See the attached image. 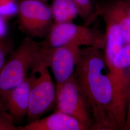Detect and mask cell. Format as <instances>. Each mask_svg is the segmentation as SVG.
<instances>
[{
    "instance_id": "obj_1",
    "label": "cell",
    "mask_w": 130,
    "mask_h": 130,
    "mask_svg": "<svg viewBox=\"0 0 130 130\" xmlns=\"http://www.w3.org/2000/svg\"><path fill=\"white\" fill-rule=\"evenodd\" d=\"M100 50L92 47L81 48L74 74L92 113V130H117L109 70Z\"/></svg>"
},
{
    "instance_id": "obj_2",
    "label": "cell",
    "mask_w": 130,
    "mask_h": 130,
    "mask_svg": "<svg viewBox=\"0 0 130 130\" xmlns=\"http://www.w3.org/2000/svg\"><path fill=\"white\" fill-rule=\"evenodd\" d=\"M41 45L26 38L0 70V96L22 84L40 56Z\"/></svg>"
},
{
    "instance_id": "obj_3",
    "label": "cell",
    "mask_w": 130,
    "mask_h": 130,
    "mask_svg": "<svg viewBox=\"0 0 130 130\" xmlns=\"http://www.w3.org/2000/svg\"><path fill=\"white\" fill-rule=\"evenodd\" d=\"M28 77L30 80L28 120L29 122L40 119L55 105L56 87L48 68L41 60L40 54L33 65Z\"/></svg>"
},
{
    "instance_id": "obj_4",
    "label": "cell",
    "mask_w": 130,
    "mask_h": 130,
    "mask_svg": "<svg viewBox=\"0 0 130 130\" xmlns=\"http://www.w3.org/2000/svg\"><path fill=\"white\" fill-rule=\"evenodd\" d=\"M113 90V109L118 129H124L130 85V43L117 54L109 68Z\"/></svg>"
},
{
    "instance_id": "obj_5",
    "label": "cell",
    "mask_w": 130,
    "mask_h": 130,
    "mask_svg": "<svg viewBox=\"0 0 130 130\" xmlns=\"http://www.w3.org/2000/svg\"><path fill=\"white\" fill-rule=\"evenodd\" d=\"M106 34L96 27L79 25L73 22L55 23L42 45L43 47L55 48L67 44L104 49Z\"/></svg>"
},
{
    "instance_id": "obj_6",
    "label": "cell",
    "mask_w": 130,
    "mask_h": 130,
    "mask_svg": "<svg viewBox=\"0 0 130 130\" xmlns=\"http://www.w3.org/2000/svg\"><path fill=\"white\" fill-rule=\"evenodd\" d=\"M56 87V111L72 117L88 130H92L93 124L92 113L74 74L64 83Z\"/></svg>"
},
{
    "instance_id": "obj_7",
    "label": "cell",
    "mask_w": 130,
    "mask_h": 130,
    "mask_svg": "<svg viewBox=\"0 0 130 130\" xmlns=\"http://www.w3.org/2000/svg\"><path fill=\"white\" fill-rule=\"evenodd\" d=\"M22 30L33 37H46L53 26L50 7L41 0H22L18 5Z\"/></svg>"
},
{
    "instance_id": "obj_8",
    "label": "cell",
    "mask_w": 130,
    "mask_h": 130,
    "mask_svg": "<svg viewBox=\"0 0 130 130\" xmlns=\"http://www.w3.org/2000/svg\"><path fill=\"white\" fill-rule=\"evenodd\" d=\"M80 47L72 44L55 48L41 46L40 58L52 70L56 85L64 83L74 74Z\"/></svg>"
},
{
    "instance_id": "obj_9",
    "label": "cell",
    "mask_w": 130,
    "mask_h": 130,
    "mask_svg": "<svg viewBox=\"0 0 130 130\" xmlns=\"http://www.w3.org/2000/svg\"><path fill=\"white\" fill-rule=\"evenodd\" d=\"M30 87V80L28 77L19 86L1 95L14 121H20L27 115Z\"/></svg>"
},
{
    "instance_id": "obj_10",
    "label": "cell",
    "mask_w": 130,
    "mask_h": 130,
    "mask_svg": "<svg viewBox=\"0 0 130 130\" xmlns=\"http://www.w3.org/2000/svg\"><path fill=\"white\" fill-rule=\"evenodd\" d=\"M98 15L103 17L106 25L105 57L108 69L111 67L117 54L126 44L121 28L116 20L110 14L97 9Z\"/></svg>"
},
{
    "instance_id": "obj_11",
    "label": "cell",
    "mask_w": 130,
    "mask_h": 130,
    "mask_svg": "<svg viewBox=\"0 0 130 130\" xmlns=\"http://www.w3.org/2000/svg\"><path fill=\"white\" fill-rule=\"evenodd\" d=\"M74 118L61 112L56 111L49 116L30 122L20 130H87Z\"/></svg>"
},
{
    "instance_id": "obj_12",
    "label": "cell",
    "mask_w": 130,
    "mask_h": 130,
    "mask_svg": "<svg viewBox=\"0 0 130 130\" xmlns=\"http://www.w3.org/2000/svg\"><path fill=\"white\" fill-rule=\"evenodd\" d=\"M96 9L106 12L116 20L123 33L126 44L130 43V17L126 11L124 0L102 6L98 5Z\"/></svg>"
},
{
    "instance_id": "obj_13",
    "label": "cell",
    "mask_w": 130,
    "mask_h": 130,
    "mask_svg": "<svg viewBox=\"0 0 130 130\" xmlns=\"http://www.w3.org/2000/svg\"><path fill=\"white\" fill-rule=\"evenodd\" d=\"M50 9L55 23L72 22L79 15L73 0H53Z\"/></svg>"
},
{
    "instance_id": "obj_14",
    "label": "cell",
    "mask_w": 130,
    "mask_h": 130,
    "mask_svg": "<svg viewBox=\"0 0 130 130\" xmlns=\"http://www.w3.org/2000/svg\"><path fill=\"white\" fill-rule=\"evenodd\" d=\"M78 10L79 15L83 19L85 25L93 22L97 14L96 7H95L93 0H73Z\"/></svg>"
},
{
    "instance_id": "obj_15",
    "label": "cell",
    "mask_w": 130,
    "mask_h": 130,
    "mask_svg": "<svg viewBox=\"0 0 130 130\" xmlns=\"http://www.w3.org/2000/svg\"><path fill=\"white\" fill-rule=\"evenodd\" d=\"M18 5L15 0H0V15L6 18L18 12Z\"/></svg>"
},
{
    "instance_id": "obj_16",
    "label": "cell",
    "mask_w": 130,
    "mask_h": 130,
    "mask_svg": "<svg viewBox=\"0 0 130 130\" xmlns=\"http://www.w3.org/2000/svg\"><path fill=\"white\" fill-rule=\"evenodd\" d=\"M0 130H20L14 125V120L9 113L0 109Z\"/></svg>"
},
{
    "instance_id": "obj_17",
    "label": "cell",
    "mask_w": 130,
    "mask_h": 130,
    "mask_svg": "<svg viewBox=\"0 0 130 130\" xmlns=\"http://www.w3.org/2000/svg\"><path fill=\"white\" fill-rule=\"evenodd\" d=\"M3 39L4 38H0V70L6 62V57L9 48L7 43Z\"/></svg>"
},
{
    "instance_id": "obj_18",
    "label": "cell",
    "mask_w": 130,
    "mask_h": 130,
    "mask_svg": "<svg viewBox=\"0 0 130 130\" xmlns=\"http://www.w3.org/2000/svg\"><path fill=\"white\" fill-rule=\"evenodd\" d=\"M129 126H130V85L129 90V93H128L127 111V116H126L125 128H126V129H127V128Z\"/></svg>"
},
{
    "instance_id": "obj_19",
    "label": "cell",
    "mask_w": 130,
    "mask_h": 130,
    "mask_svg": "<svg viewBox=\"0 0 130 130\" xmlns=\"http://www.w3.org/2000/svg\"><path fill=\"white\" fill-rule=\"evenodd\" d=\"M6 32V26L4 18L0 15V38H4Z\"/></svg>"
},
{
    "instance_id": "obj_20",
    "label": "cell",
    "mask_w": 130,
    "mask_h": 130,
    "mask_svg": "<svg viewBox=\"0 0 130 130\" xmlns=\"http://www.w3.org/2000/svg\"><path fill=\"white\" fill-rule=\"evenodd\" d=\"M126 10L130 17V0H124Z\"/></svg>"
},
{
    "instance_id": "obj_21",
    "label": "cell",
    "mask_w": 130,
    "mask_h": 130,
    "mask_svg": "<svg viewBox=\"0 0 130 130\" xmlns=\"http://www.w3.org/2000/svg\"><path fill=\"white\" fill-rule=\"evenodd\" d=\"M41 1H43V2H46V1H48V0H41Z\"/></svg>"
},
{
    "instance_id": "obj_22",
    "label": "cell",
    "mask_w": 130,
    "mask_h": 130,
    "mask_svg": "<svg viewBox=\"0 0 130 130\" xmlns=\"http://www.w3.org/2000/svg\"><path fill=\"white\" fill-rule=\"evenodd\" d=\"M127 129H130V126H129V127L127 128Z\"/></svg>"
}]
</instances>
